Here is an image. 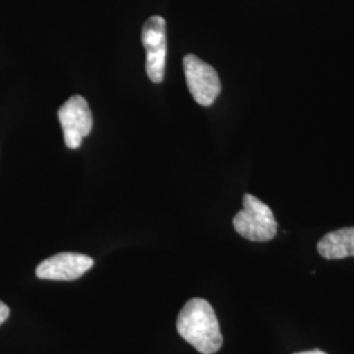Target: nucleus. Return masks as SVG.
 <instances>
[{
    "instance_id": "f257e3e1",
    "label": "nucleus",
    "mask_w": 354,
    "mask_h": 354,
    "mask_svg": "<svg viewBox=\"0 0 354 354\" xmlns=\"http://www.w3.org/2000/svg\"><path fill=\"white\" fill-rule=\"evenodd\" d=\"M178 335L200 353L214 354L223 337L212 304L203 298H193L181 308L176 323Z\"/></svg>"
},
{
    "instance_id": "f03ea898",
    "label": "nucleus",
    "mask_w": 354,
    "mask_h": 354,
    "mask_svg": "<svg viewBox=\"0 0 354 354\" xmlns=\"http://www.w3.org/2000/svg\"><path fill=\"white\" fill-rule=\"evenodd\" d=\"M235 231L251 241H272L277 234V222L266 203L252 194H244L243 209L234 216Z\"/></svg>"
},
{
    "instance_id": "7ed1b4c3",
    "label": "nucleus",
    "mask_w": 354,
    "mask_h": 354,
    "mask_svg": "<svg viewBox=\"0 0 354 354\" xmlns=\"http://www.w3.org/2000/svg\"><path fill=\"white\" fill-rule=\"evenodd\" d=\"M183 66L187 86L193 99L203 106L213 105L222 88L214 67L193 54L184 57Z\"/></svg>"
},
{
    "instance_id": "20e7f679",
    "label": "nucleus",
    "mask_w": 354,
    "mask_h": 354,
    "mask_svg": "<svg viewBox=\"0 0 354 354\" xmlns=\"http://www.w3.org/2000/svg\"><path fill=\"white\" fill-rule=\"evenodd\" d=\"M142 44L146 50V73L153 83L165 80L167 36L165 20L162 16H151L142 28Z\"/></svg>"
},
{
    "instance_id": "39448f33",
    "label": "nucleus",
    "mask_w": 354,
    "mask_h": 354,
    "mask_svg": "<svg viewBox=\"0 0 354 354\" xmlns=\"http://www.w3.org/2000/svg\"><path fill=\"white\" fill-rule=\"evenodd\" d=\"M58 118L64 129L66 146L71 150L79 149L83 138L88 137L93 125L87 100L79 95L70 97L59 108Z\"/></svg>"
},
{
    "instance_id": "423d86ee",
    "label": "nucleus",
    "mask_w": 354,
    "mask_h": 354,
    "mask_svg": "<svg viewBox=\"0 0 354 354\" xmlns=\"http://www.w3.org/2000/svg\"><path fill=\"white\" fill-rule=\"evenodd\" d=\"M93 264L92 257L82 253H58L45 259L36 268V276L49 281H74L87 273Z\"/></svg>"
},
{
    "instance_id": "0eeeda50",
    "label": "nucleus",
    "mask_w": 354,
    "mask_h": 354,
    "mask_svg": "<svg viewBox=\"0 0 354 354\" xmlns=\"http://www.w3.org/2000/svg\"><path fill=\"white\" fill-rule=\"evenodd\" d=\"M317 252L327 260L354 256V227H345L326 234L317 243Z\"/></svg>"
},
{
    "instance_id": "6e6552de",
    "label": "nucleus",
    "mask_w": 354,
    "mask_h": 354,
    "mask_svg": "<svg viewBox=\"0 0 354 354\" xmlns=\"http://www.w3.org/2000/svg\"><path fill=\"white\" fill-rule=\"evenodd\" d=\"M10 317V308L8 306L0 301V326Z\"/></svg>"
},
{
    "instance_id": "1a4fd4ad",
    "label": "nucleus",
    "mask_w": 354,
    "mask_h": 354,
    "mask_svg": "<svg viewBox=\"0 0 354 354\" xmlns=\"http://www.w3.org/2000/svg\"><path fill=\"white\" fill-rule=\"evenodd\" d=\"M295 354H327L323 351H319V349H313V351H307V352H301V353Z\"/></svg>"
}]
</instances>
